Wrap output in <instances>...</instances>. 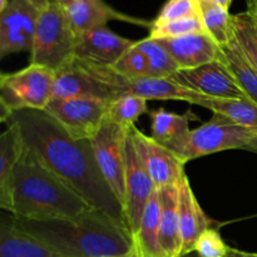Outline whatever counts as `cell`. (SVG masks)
Wrapping results in <instances>:
<instances>
[{"label": "cell", "mask_w": 257, "mask_h": 257, "mask_svg": "<svg viewBox=\"0 0 257 257\" xmlns=\"http://www.w3.org/2000/svg\"><path fill=\"white\" fill-rule=\"evenodd\" d=\"M195 33H205L200 17L185 18V19L172 20V22L155 24L150 29L151 39H171V38L185 37Z\"/></svg>", "instance_id": "30"}, {"label": "cell", "mask_w": 257, "mask_h": 257, "mask_svg": "<svg viewBox=\"0 0 257 257\" xmlns=\"http://www.w3.org/2000/svg\"><path fill=\"white\" fill-rule=\"evenodd\" d=\"M218 60H221L232 73L246 97L257 103V70L245 57L235 38H232L230 44L220 47Z\"/></svg>", "instance_id": "23"}, {"label": "cell", "mask_w": 257, "mask_h": 257, "mask_svg": "<svg viewBox=\"0 0 257 257\" xmlns=\"http://www.w3.org/2000/svg\"><path fill=\"white\" fill-rule=\"evenodd\" d=\"M108 105V102L93 98H52L44 112L73 138L92 141L107 118Z\"/></svg>", "instance_id": "9"}, {"label": "cell", "mask_w": 257, "mask_h": 257, "mask_svg": "<svg viewBox=\"0 0 257 257\" xmlns=\"http://www.w3.org/2000/svg\"><path fill=\"white\" fill-rule=\"evenodd\" d=\"M23 150L19 132L13 125L0 135V211L13 213L14 168Z\"/></svg>", "instance_id": "21"}, {"label": "cell", "mask_w": 257, "mask_h": 257, "mask_svg": "<svg viewBox=\"0 0 257 257\" xmlns=\"http://www.w3.org/2000/svg\"><path fill=\"white\" fill-rule=\"evenodd\" d=\"M170 78L178 84L208 98H247L237 84L232 73L221 60H215L193 69L177 70Z\"/></svg>", "instance_id": "12"}, {"label": "cell", "mask_w": 257, "mask_h": 257, "mask_svg": "<svg viewBox=\"0 0 257 257\" xmlns=\"http://www.w3.org/2000/svg\"><path fill=\"white\" fill-rule=\"evenodd\" d=\"M245 2H246V5H247V7H248V5H250L251 3L253 2V0H245Z\"/></svg>", "instance_id": "45"}, {"label": "cell", "mask_w": 257, "mask_h": 257, "mask_svg": "<svg viewBox=\"0 0 257 257\" xmlns=\"http://www.w3.org/2000/svg\"><path fill=\"white\" fill-rule=\"evenodd\" d=\"M53 82L54 72L35 64L7 74L0 88V107L4 119L13 110H44L52 99Z\"/></svg>", "instance_id": "7"}, {"label": "cell", "mask_w": 257, "mask_h": 257, "mask_svg": "<svg viewBox=\"0 0 257 257\" xmlns=\"http://www.w3.org/2000/svg\"><path fill=\"white\" fill-rule=\"evenodd\" d=\"M50 2H54V3H57V4L62 5V7L65 8V7H68V5L73 4L74 2H77V0H50Z\"/></svg>", "instance_id": "39"}, {"label": "cell", "mask_w": 257, "mask_h": 257, "mask_svg": "<svg viewBox=\"0 0 257 257\" xmlns=\"http://www.w3.org/2000/svg\"><path fill=\"white\" fill-rule=\"evenodd\" d=\"M228 257H257V253L256 252H246V251L230 247V251H228Z\"/></svg>", "instance_id": "35"}, {"label": "cell", "mask_w": 257, "mask_h": 257, "mask_svg": "<svg viewBox=\"0 0 257 257\" xmlns=\"http://www.w3.org/2000/svg\"><path fill=\"white\" fill-rule=\"evenodd\" d=\"M28 3H30L32 5H34L35 8H38V9H42L43 7H45V5L49 3V0H27Z\"/></svg>", "instance_id": "37"}, {"label": "cell", "mask_w": 257, "mask_h": 257, "mask_svg": "<svg viewBox=\"0 0 257 257\" xmlns=\"http://www.w3.org/2000/svg\"><path fill=\"white\" fill-rule=\"evenodd\" d=\"M245 151H248V152H252V153H256L257 155V136L255 138H253L252 141H251L250 143H248L247 146H246L245 148H243Z\"/></svg>", "instance_id": "36"}, {"label": "cell", "mask_w": 257, "mask_h": 257, "mask_svg": "<svg viewBox=\"0 0 257 257\" xmlns=\"http://www.w3.org/2000/svg\"><path fill=\"white\" fill-rule=\"evenodd\" d=\"M4 123L17 128L23 143L90 207L103 211L127 227L122 205L95 162L92 141L73 138L44 110H13L5 115Z\"/></svg>", "instance_id": "1"}, {"label": "cell", "mask_w": 257, "mask_h": 257, "mask_svg": "<svg viewBox=\"0 0 257 257\" xmlns=\"http://www.w3.org/2000/svg\"><path fill=\"white\" fill-rule=\"evenodd\" d=\"M193 17H200L198 0H167L153 23L161 24Z\"/></svg>", "instance_id": "32"}, {"label": "cell", "mask_w": 257, "mask_h": 257, "mask_svg": "<svg viewBox=\"0 0 257 257\" xmlns=\"http://www.w3.org/2000/svg\"><path fill=\"white\" fill-rule=\"evenodd\" d=\"M147 102L148 100L138 95L123 94L109 103L107 118L128 131L135 127V123L141 115L150 112Z\"/></svg>", "instance_id": "27"}, {"label": "cell", "mask_w": 257, "mask_h": 257, "mask_svg": "<svg viewBox=\"0 0 257 257\" xmlns=\"http://www.w3.org/2000/svg\"><path fill=\"white\" fill-rule=\"evenodd\" d=\"M118 257H137V255H136L135 251H133V252L128 253V255H124V256H118Z\"/></svg>", "instance_id": "42"}, {"label": "cell", "mask_w": 257, "mask_h": 257, "mask_svg": "<svg viewBox=\"0 0 257 257\" xmlns=\"http://www.w3.org/2000/svg\"><path fill=\"white\" fill-rule=\"evenodd\" d=\"M246 13H247V15L250 17L251 22H252L253 27H255L257 30V0H253V2L248 5Z\"/></svg>", "instance_id": "34"}, {"label": "cell", "mask_w": 257, "mask_h": 257, "mask_svg": "<svg viewBox=\"0 0 257 257\" xmlns=\"http://www.w3.org/2000/svg\"><path fill=\"white\" fill-rule=\"evenodd\" d=\"M9 4V0H0V14L5 10V8Z\"/></svg>", "instance_id": "41"}, {"label": "cell", "mask_w": 257, "mask_h": 257, "mask_svg": "<svg viewBox=\"0 0 257 257\" xmlns=\"http://www.w3.org/2000/svg\"><path fill=\"white\" fill-rule=\"evenodd\" d=\"M0 257H59L20 227L13 213L0 211Z\"/></svg>", "instance_id": "18"}, {"label": "cell", "mask_w": 257, "mask_h": 257, "mask_svg": "<svg viewBox=\"0 0 257 257\" xmlns=\"http://www.w3.org/2000/svg\"><path fill=\"white\" fill-rule=\"evenodd\" d=\"M17 218L25 232L59 257H118L133 252L128 228L95 208L69 220Z\"/></svg>", "instance_id": "2"}, {"label": "cell", "mask_w": 257, "mask_h": 257, "mask_svg": "<svg viewBox=\"0 0 257 257\" xmlns=\"http://www.w3.org/2000/svg\"><path fill=\"white\" fill-rule=\"evenodd\" d=\"M183 257H198V256L196 255L195 252H192V253H190V255H186V256H183Z\"/></svg>", "instance_id": "43"}, {"label": "cell", "mask_w": 257, "mask_h": 257, "mask_svg": "<svg viewBox=\"0 0 257 257\" xmlns=\"http://www.w3.org/2000/svg\"><path fill=\"white\" fill-rule=\"evenodd\" d=\"M257 136V130L235 124L220 115H212L208 122L191 130L185 137L166 148L183 163L212 153L228 150H243Z\"/></svg>", "instance_id": "6"}, {"label": "cell", "mask_w": 257, "mask_h": 257, "mask_svg": "<svg viewBox=\"0 0 257 257\" xmlns=\"http://www.w3.org/2000/svg\"><path fill=\"white\" fill-rule=\"evenodd\" d=\"M133 143L156 188L177 186L186 175L185 163L168 148L146 136L138 128H131Z\"/></svg>", "instance_id": "13"}, {"label": "cell", "mask_w": 257, "mask_h": 257, "mask_svg": "<svg viewBox=\"0 0 257 257\" xmlns=\"http://www.w3.org/2000/svg\"><path fill=\"white\" fill-rule=\"evenodd\" d=\"M128 131L105 118L92 138L98 168L122 207L125 200V137Z\"/></svg>", "instance_id": "8"}, {"label": "cell", "mask_w": 257, "mask_h": 257, "mask_svg": "<svg viewBox=\"0 0 257 257\" xmlns=\"http://www.w3.org/2000/svg\"><path fill=\"white\" fill-rule=\"evenodd\" d=\"M112 69L127 79H141V78L150 77L147 59L136 47L131 48L125 54H123V57L113 65Z\"/></svg>", "instance_id": "31"}, {"label": "cell", "mask_w": 257, "mask_h": 257, "mask_svg": "<svg viewBox=\"0 0 257 257\" xmlns=\"http://www.w3.org/2000/svg\"><path fill=\"white\" fill-rule=\"evenodd\" d=\"M172 57L178 69H193L218 60L220 47L206 33H195L171 39H155Z\"/></svg>", "instance_id": "16"}, {"label": "cell", "mask_w": 257, "mask_h": 257, "mask_svg": "<svg viewBox=\"0 0 257 257\" xmlns=\"http://www.w3.org/2000/svg\"><path fill=\"white\" fill-rule=\"evenodd\" d=\"M64 10L70 27L74 30L77 37L89 30L105 28V25L113 20L140 25V27L148 28V30L153 24V22L150 20L131 17L124 13L118 12L104 0H77L73 4L65 7Z\"/></svg>", "instance_id": "15"}, {"label": "cell", "mask_w": 257, "mask_h": 257, "mask_svg": "<svg viewBox=\"0 0 257 257\" xmlns=\"http://www.w3.org/2000/svg\"><path fill=\"white\" fill-rule=\"evenodd\" d=\"M125 200L123 206L125 223L131 236H135L140 228L146 205L156 190L140 155L133 143L131 130L125 137Z\"/></svg>", "instance_id": "10"}, {"label": "cell", "mask_w": 257, "mask_h": 257, "mask_svg": "<svg viewBox=\"0 0 257 257\" xmlns=\"http://www.w3.org/2000/svg\"><path fill=\"white\" fill-rule=\"evenodd\" d=\"M125 94H135L146 100H180L197 105L208 97L178 84L171 78H141L127 79Z\"/></svg>", "instance_id": "19"}, {"label": "cell", "mask_w": 257, "mask_h": 257, "mask_svg": "<svg viewBox=\"0 0 257 257\" xmlns=\"http://www.w3.org/2000/svg\"><path fill=\"white\" fill-rule=\"evenodd\" d=\"M210 2L216 3V4H218V5H221V7L226 8V9H230L232 0H210Z\"/></svg>", "instance_id": "38"}, {"label": "cell", "mask_w": 257, "mask_h": 257, "mask_svg": "<svg viewBox=\"0 0 257 257\" xmlns=\"http://www.w3.org/2000/svg\"><path fill=\"white\" fill-rule=\"evenodd\" d=\"M161 196L160 245L163 257H182L180 218H178V188L167 186L158 188Z\"/></svg>", "instance_id": "20"}, {"label": "cell", "mask_w": 257, "mask_h": 257, "mask_svg": "<svg viewBox=\"0 0 257 257\" xmlns=\"http://www.w3.org/2000/svg\"><path fill=\"white\" fill-rule=\"evenodd\" d=\"M160 215L161 196L160 190L156 188L146 205L140 228L132 237L133 251L137 257H163L158 232Z\"/></svg>", "instance_id": "22"}, {"label": "cell", "mask_w": 257, "mask_h": 257, "mask_svg": "<svg viewBox=\"0 0 257 257\" xmlns=\"http://www.w3.org/2000/svg\"><path fill=\"white\" fill-rule=\"evenodd\" d=\"M197 105L210 109L213 114L220 115L228 122L257 130V103L248 98H238V99L207 98L201 100Z\"/></svg>", "instance_id": "25"}, {"label": "cell", "mask_w": 257, "mask_h": 257, "mask_svg": "<svg viewBox=\"0 0 257 257\" xmlns=\"http://www.w3.org/2000/svg\"><path fill=\"white\" fill-rule=\"evenodd\" d=\"M2 123H4V117H3V115L0 114V125H2Z\"/></svg>", "instance_id": "44"}, {"label": "cell", "mask_w": 257, "mask_h": 257, "mask_svg": "<svg viewBox=\"0 0 257 257\" xmlns=\"http://www.w3.org/2000/svg\"><path fill=\"white\" fill-rule=\"evenodd\" d=\"M89 205L23 143L13 181V215L23 220H69Z\"/></svg>", "instance_id": "3"}, {"label": "cell", "mask_w": 257, "mask_h": 257, "mask_svg": "<svg viewBox=\"0 0 257 257\" xmlns=\"http://www.w3.org/2000/svg\"><path fill=\"white\" fill-rule=\"evenodd\" d=\"M135 47L147 59L150 77L170 78L177 70H180L172 57L157 40L147 37L142 40H137Z\"/></svg>", "instance_id": "28"}, {"label": "cell", "mask_w": 257, "mask_h": 257, "mask_svg": "<svg viewBox=\"0 0 257 257\" xmlns=\"http://www.w3.org/2000/svg\"><path fill=\"white\" fill-rule=\"evenodd\" d=\"M230 246L226 245L217 230L208 227L203 231L195 245V253L198 257H228Z\"/></svg>", "instance_id": "33"}, {"label": "cell", "mask_w": 257, "mask_h": 257, "mask_svg": "<svg viewBox=\"0 0 257 257\" xmlns=\"http://www.w3.org/2000/svg\"><path fill=\"white\" fill-rule=\"evenodd\" d=\"M233 38L245 57L257 70V30L247 13L235 14L231 18Z\"/></svg>", "instance_id": "29"}, {"label": "cell", "mask_w": 257, "mask_h": 257, "mask_svg": "<svg viewBox=\"0 0 257 257\" xmlns=\"http://www.w3.org/2000/svg\"><path fill=\"white\" fill-rule=\"evenodd\" d=\"M198 7L206 34L210 35L218 47L230 44L233 33L231 23L232 15L228 13V9L210 0H198Z\"/></svg>", "instance_id": "26"}, {"label": "cell", "mask_w": 257, "mask_h": 257, "mask_svg": "<svg viewBox=\"0 0 257 257\" xmlns=\"http://www.w3.org/2000/svg\"><path fill=\"white\" fill-rule=\"evenodd\" d=\"M137 40L127 39L105 28L89 30L77 37L75 57L94 64L113 67Z\"/></svg>", "instance_id": "14"}, {"label": "cell", "mask_w": 257, "mask_h": 257, "mask_svg": "<svg viewBox=\"0 0 257 257\" xmlns=\"http://www.w3.org/2000/svg\"><path fill=\"white\" fill-rule=\"evenodd\" d=\"M77 35L70 27L64 7L54 2L39 10L29 64L57 72L75 57Z\"/></svg>", "instance_id": "5"}, {"label": "cell", "mask_w": 257, "mask_h": 257, "mask_svg": "<svg viewBox=\"0 0 257 257\" xmlns=\"http://www.w3.org/2000/svg\"><path fill=\"white\" fill-rule=\"evenodd\" d=\"M127 78L112 67L94 64L74 57L54 73L52 98H93L110 103L125 94Z\"/></svg>", "instance_id": "4"}, {"label": "cell", "mask_w": 257, "mask_h": 257, "mask_svg": "<svg viewBox=\"0 0 257 257\" xmlns=\"http://www.w3.org/2000/svg\"><path fill=\"white\" fill-rule=\"evenodd\" d=\"M152 119V136L156 142L162 146H168L176 141L181 140L190 132L191 119H197L192 112H186L185 114H176L168 112L165 108H157L148 112Z\"/></svg>", "instance_id": "24"}, {"label": "cell", "mask_w": 257, "mask_h": 257, "mask_svg": "<svg viewBox=\"0 0 257 257\" xmlns=\"http://www.w3.org/2000/svg\"><path fill=\"white\" fill-rule=\"evenodd\" d=\"M39 9L27 0H10L0 14V62L15 53H30Z\"/></svg>", "instance_id": "11"}, {"label": "cell", "mask_w": 257, "mask_h": 257, "mask_svg": "<svg viewBox=\"0 0 257 257\" xmlns=\"http://www.w3.org/2000/svg\"><path fill=\"white\" fill-rule=\"evenodd\" d=\"M5 78H7V73H2V72H0V88H2L3 83H4V80H5ZM0 114H2L3 117H4V113H3L2 107H0Z\"/></svg>", "instance_id": "40"}, {"label": "cell", "mask_w": 257, "mask_h": 257, "mask_svg": "<svg viewBox=\"0 0 257 257\" xmlns=\"http://www.w3.org/2000/svg\"><path fill=\"white\" fill-rule=\"evenodd\" d=\"M178 188V218H180L182 257L195 252V245L201 233L211 227V221L198 203L190 180L183 176L177 185Z\"/></svg>", "instance_id": "17"}]
</instances>
